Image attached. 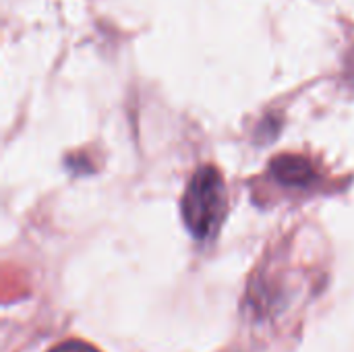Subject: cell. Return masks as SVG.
<instances>
[{
  "label": "cell",
  "mask_w": 354,
  "mask_h": 352,
  "mask_svg": "<svg viewBox=\"0 0 354 352\" xmlns=\"http://www.w3.org/2000/svg\"><path fill=\"white\" fill-rule=\"evenodd\" d=\"M180 210L185 226L197 241H209L218 234L228 212V191L216 166L197 168L187 185Z\"/></svg>",
  "instance_id": "obj_1"
},
{
  "label": "cell",
  "mask_w": 354,
  "mask_h": 352,
  "mask_svg": "<svg viewBox=\"0 0 354 352\" xmlns=\"http://www.w3.org/2000/svg\"><path fill=\"white\" fill-rule=\"evenodd\" d=\"M272 178L286 189H311L317 183V172L313 164L295 154H282L272 160L270 164Z\"/></svg>",
  "instance_id": "obj_2"
},
{
  "label": "cell",
  "mask_w": 354,
  "mask_h": 352,
  "mask_svg": "<svg viewBox=\"0 0 354 352\" xmlns=\"http://www.w3.org/2000/svg\"><path fill=\"white\" fill-rule=\"evenodd\" d=\"M50 352H100V351H97V349H93L91 344L71 340V342H62V344L54 346Z\"/></svg>",
  "instance_id": "obj_3"
}]
</instances>
